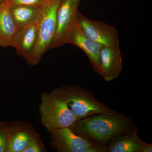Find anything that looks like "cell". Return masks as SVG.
Here are the masks:
<instances>
[{
  "label": "cell",
  "instance_id": "obj_1",
  "mask_svg": "<svg viewBox=\"0 0 152 152\" xmlns=\"http://www.w3.org/2000/svg\"><path fill=\"white\" fill-rule=\"evenodd\" d=\"M69 127L76 134L104 146L116 136L139 130L131 117L122 114H94L77 120Z\"/></svg>",
  "mask_w": 152,
  "mask_h": 152
},
{
  "label": "cell",
  "instance_id": "obj_2",
  "mask_svg": "<svg viewBox=\"0 0 152 152\" xmlns=\"http://www.w3.org/2000/svg\"><path fill=\"white\" fill-rule=\"evenodd\" d=\"M51 93L67 104L77 120L96 114H121L98 101L91 93L80 86H64Z\"/></svg>",
  "mask_w": 152,
  "mask_h": 152
},
{
  "label": "cell",
  "instance_id": "obj_3",
  "mask_svg": "<svg viewBox=\"0 0 152 152\" xmlns=\"http://www.w3.org/2000/svg\"><path fill=\"white\" fill-rule=\"evenodd\" d=\"M61 0H46L41 7L37 20L38 38L34 50L28 64L37 65L42 57L50 49L57 28V12Z\"/></svg>",
  "mask_w": 152,
  "mask_h": 152
},
{
  "label": "cell",
  "instance_id": "obj_4",
  "mask_svg": "<svg viewBox=\"0 0 152 152\" xmlns=\"http://www.w3.org/2000/svg\"><path fill=\"white\" fill-rule=\"evenodd\" d=\"M39 111L41 124L48 131L70 126L77 121L67 104L51 93L42 94Z\"/></svg>",
  "mask_w": 152,
  "mask_h": 152
},
{
  "label": "cell",
  "instance_id": "obj_5",
  "mask_svg": "<svg viewBox=\"0 0 152 152\" xmlns=\"http://www.w3.org/2000/svg\"><path fill=\"white\" fill-rule=\"evenodd\" d=\"M80 2L74 0H61L57 12V28L50 49L56 48L67 44L68 38L77 23Z\"/></svg>",
  "mask_w": 152,
  "mask_h": 152
},
{
  "label": "cell",
  "instance_id": "obj_6",
  "mask_svg": "<svg viewBox=\"0 0 152 152\" xmlns=\"http://www.w3.org/2000/svg\"><path fill=\"white\" fill-rule=\"evenodd\" d=\"M77 23L89 39L106 47L120 48L118 34L115 28L106 24L102 21L93 20L80 12Z\"/></svg>",
  "mask_w": 152,
  "mask_h": 152
},
{
  "label": "cell",
  "instance_id": "obj_7",
  "mask_svg": "<svg viewBox=\"0 0 152 152\" xmlns=\"http://www.w3.org/2000/svg\"><path fill=\"white\" fill-rule=\"evenodd\" d=\"M50 134V145L58 152H86L94 142L78 134L69 127L53 129L49 131Z\"/></svg>",
  "mask_w": 152,
  "mask_h": 152
},
{
  "label": "cell",
  "instance_id": "obj_8",
  "mask_svg": "<svg viewBox=\"0 0 152 152\" xmlns=\"http://www.w3.org/2000/svg\"><path fill=\"white\" fill-rule=\"evenodd\" d=\"M7 139V152H22L38 134L26 122L6 123Z\"/></svg>",
  "mask_w": 152,
  "mask_h": 152
},
{
  "label": "cell",
  "instance_id": "obj_9",
  "mask_svg": "<svg viewBox=\"0 0 152 152\" xmlns=\"http://www.w3.org/2000/svg\"><path fill=\"white\" fill-rule=\"evenodd\" d=\"M123 64L120 48L103 46L100 53L98 73L104 80L110 82L117 79L122 70Z\"/></svg>",
  "mask_w": 152,
  "mask_h": 152
},
{
  "label": "cell",
  "instance_id": "obj_10",
  "mask_svg": "<svg viewBox=\"0 0 152 152\" xmlns=\"http://www.w3.org/2000/svg\"><path fill=\"white\" fill-rule=\"evenodd\" d=\"M68 43L73 44L81 49L88 58L95 72L99 73L100 53L103 45L88 37L78 23L69 36Z\"/></svg>",
  "mask_w": 152,
  "mask_h": 152
},
{
  "label": "cell",
  "instance_id": "obj_11",
  "mask_svg": "<svg viewBox=\"0 0 152 152\" xmlns=\"http://www.w3.org/2000/svg\"><path fill=\"white\" fill-rule=\"evenodd\" d=\"M38 28L37 20L18 30L14 37L12 47L17 54L28 61L37 44Z\"/></svg>",
  "mask_w": 152,
  "mask_h": 152
},
{
  "label": "cell",
  "instance_id": "obj_12",
  "mask_svg": "<svg viewBox=\"0 0 152 152\" xmlns=\"http://www.w3.org/2000/svg\"><path fill=\"white\" fill-rule=\"evenodd\" d=\"M138 131L121 134L107 145V152H144L147 143L139 137Z\"/></svg>",
  "mask_w": 152,
  "mask_h": 152
},
{
  "label": "cell",
  "instance_id": "obj_13",
  "mask_svg": "<svg viewBox=\"0 0 152 152\" xmlns=\"http://www.w3.org/2000/svg\"><path fill=\"white\" fill-rule=\"evenodd\" d=\"M8 0L0 4V46L12 47L18 28L11 16Z\"/></svg>",
  "mask_w": 152,
  "mask_h": 152
},
{
  "label": "cell",
  "instance_id": "obj_14",
  "mask_svg": "<svg viewBox=\"0 0 152 152\" xmlns=\"http://www.w3.org/2000/svg\"><path fill=\"white\" fill-rule=\"evenodd\" d=\"M10 9L11 16L18 29L37 20L40 12L41 7L10 5Z\"/></svg>",
  "mask_w": 152,
  "mask_h": 152
},
{
  "label": "cell",
  "instance_id": "obj_15",
  "mask_svg": "<svg viewBox=\"0 0 152 152\" xmlns=\"http://www.w3.org/2000/svg\"><path fill=\"white\" fill-rule=\"evenodd\" d=\"M46 151L39 135L30 142L22 152H43Z\"/></svg>",
  "mask_w": 152,
  "mask_h": 152
},
{
  "label": "cell",
  "instance_id": "obj_16",
  "mask_svg": "<svg viewBox=\"0 0 152 152\" xmlns=\"http://www.w3.org/2000/svg\"><path fill=\"white\" fill-rule=\"evenodd\" d=\"M7 139L6 123L0 122V152H7Z\"/></svg>",
  "mask_w": 152,
  "mask_h": 152
},
{
  "label": "cell",
  "instance_id": "obj_17",
  "mask_svg": "<svg viewBox=\"0 0 152 152\" xmlns=\"http://www.w3.org/2000/svg\"><path fill=\"white\" fill-rule=\"evenodd\" d=\"M10 5H26L41 7L44 0H8Z\"/></svg>",
  "mask_w": 152,
  "mask_h": 152
},
{
  "label": "cell",
  "instance_id": "obj_18",
  "mask_svg": "<svg viewBox=\"0 0 152 152\" xmlns=\"http://www.w3.org/2000/svg\"><path fill=\"white\" fill-rule=\"evenodd\" d=\"M86 152H107V146L95 142L92 146L87 150Z\"/></svg>",
  "mask_w": 152,
  "mask_h": 152
},
{
  "label": "cell",
  "instance_id": "obj_19",
  "mask_svg": "<svg viewBox=\"0 0 152 152\" xmlns=\"http://www.w3.org/2000/svg\"><path fill=\"white\" fill-rule=\"evenodd\" d=\"M74 1H75L79 2H80L81 0H74Z\"/></svg>",
  "mask_w": 152,
  "mask_h": 152
},
{
  "label": "cell",
  "instance_id": "obj_20",
  "mask_svg": "<svg viewBox=\"0 0 152 152\" xmlns=\"http://www.w3.org/2000/svg\"><path fill=\"white\" fill-rule=\"evenodd\" d=\"M4 1V0H0V4L3 1Z\"/></svg>",
  "mask_w": 152,
  "mask_h": 152
},
{
  "label": "cell",
  "instance_id": "obj_21",
  "mask_svg": "<svg viewBox=\"0 0 152 152\" xmlns=\"http://www.w3.org/2000/svg\"><path fill=\"white\" fill-rule=\"evenodd\" d=\"M46 1V0H44V2L45 1Z\"/></svg>",
  "mask_w": 152,
  "mask_h": 152
}]
</instances>
